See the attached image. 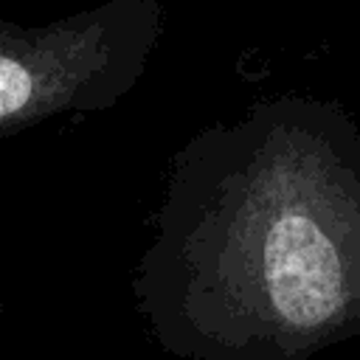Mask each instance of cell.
<instances>
[{
    "instance_id": "6da1fadb",
    "label": "cell",
    "mask_w": 360,
    "mask_h": 360,
    "mask_svg": "<svg viewBox=\"0 0 360 360\" xmlns=\"http://www.w3.org/2000/svg\"><path fill=\"white\" fill-rule=\"evenodd\" d=\"M200 200L186 295L217 360H309L360 335V132L262 115L225 138Z\"/></svg>"
},
{
    "instance_id": "7a4b0ae2",
    "label": "cell",
    "mask_w": 360,
    "mask_h": 360,
    "mask_svg": "<svg viewBox=\"0 0 360 360\" xmlns=\"http://www.w3.org/2000/svg\"><path fill=\"white\" fill-rule=\"evenodd\" d=\"M110 20L93 17L68 34L0 37V127L90 98L93 79H110Z\"/></svg>"
}]
</instances>
